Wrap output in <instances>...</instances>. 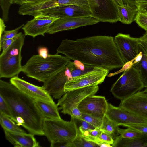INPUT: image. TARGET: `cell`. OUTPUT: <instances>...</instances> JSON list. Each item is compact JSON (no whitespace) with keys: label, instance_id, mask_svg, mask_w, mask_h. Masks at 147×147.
<instances>
[{"label":"cell","instance_id":"cell-1","mask_svg":"<svg viewBox=\"0 0 147 147\" xmlns=\"http://www.w3.org/2000/svg\"><path fill=\"white\" fill-rule=\"evenodd\" d=\"M56 51V54H63L86 66L102 68L109 71L125 64L114 38L109 36H94L75 40L66 38L62 40Z\"/></svg>","mask_w":147,"mask_h":147},{"label":"cell","instance_id":"cell-2","mask_svg":"<svg viewBox=\"0 0 147 147\" xmlns=\"http://www.w3.org/2000/svg\"><path fill=\"white\" fill-rule=\"evenodd\" d=\"M0 95L9 105L17 125L34 135L43 136L44 117L35 100L11 83L0 80Z\"/></svg>","mask_w":147,"mask_h":147},{"label":"cell","instance_id":"cell-3","mask_svg":"<svg viewBox=\"0 0 147 147\" xmlns=\"http://www.w3.org/2000/svg\"><path fill=\"white\" fill-rule=\"evenodd\" d=\"M71 61L67 57L57 54H49L46 58L33 55L22 66V71L28 77L43 82Z\"/></svg>","mask_w":147,"mask_h":147},{"label":"cell","instance_id":"cell-4","mask_svg":"<svg viewBox=\"0 0 147 147\" xmlns=\"http://www.w3.org/2000/svg\"><path fill=\"white\" fill-rule=\"evenodd\" d=\"M84 65L77 61H70L65 66L44 81L42 87L55 99H59L65 93V84L73 78L86 73Z\"/></svg>","mask_w":147,"mask_h":147},{"label":"cell","instance_id":"cell-5","mask_svg":"<svg viewBox=\"0 0 147 147\" xmlns=\"http://www.w3.org/2000/svg\"><path fill=\"white\" fill-rule=\"evenodd\" d=\"M26 36L18 34L13 42L0 55V78H11L22 71V49Z\"/></svg>","mask_w":147,"mask_h":147},{"label":"cell","instance_id":"cell-6","mask_svg":"<svg viewBox=\"0 0 147 147\" xmlns=\"http://www.w3.org/2000/svg\"><path fill=\"white\" fill-rule=\"evenodd\" d=\"M70 121L62 119H53L44 118L43 130L45 135L50 143V146L57 142H72L78 134L74 118Z\"/></svg>","mask_w":147,"mask_h":147},{"label":"cell","instance_id":"cell-7","mask_svg":"<svg viewBox=\"0 0 147 147\" xmlns=\"http://www.w3.org/2000/svg\"><path fill=\"white\" fill-rule=\"evenodd\" d=\"M143 88L138 69L132 66L125 70L113 84L111 92L115 97L121 100L141 91Z\"/></svg>","mask_w":147,"mask_h":147},{"label":"cell","instance_id":"cell-8","mask_svg":"<svg viewBox=\"0 0 147 147\" xmlns=\"http://www.w3.org/2000/svg\"><path fill=\"white\" fill-rule=\"evenodd\" d=\"M91 16L100 22L119 21L118 4L114 0H87Z\"/></svg>","mask_w":147,"mask_h":147},{"label":"cell","instance_id":"cell-9","mask_svg":"<svg viewBox=\"0 0 147 147\" xmlns=\"http://www.w3.org/2000/svg\"><path fill=\"white\" fill-rule=\"evenodd\" d=\"M69 5L86 8L88 7L87 0H40L22 4L19 8L18 13L20 15L34 17L44 10L59 5Z\"/></svg>","mask_w":147,"mask_h":147},{"label":"cell","instance_id":"cell-10","mask_svg":"<svg viewBox=\"0 0 147 147\" xmlns=\"http://www.w3.org/2000/svg\"><path fill=\"white\" fill-rule=\"evenodd\" d=\"M98 90L97 85L67 91L58 100L59 110H61L64 114L70 115L73 109L78 107L83 99L88 96L94 95Z\"/></svg>","mask_w":147,"mask_h":147},{"label":"cell","instance_id":"cell-11","mask_svg":"<svg viewBox=\"0 0 147 147\" xmlns=\"http://www.w3.org/2000/svg\"><path fill=\"white\" fill-rule=\"evenodd\" d=\"M109 71L103 68L94 67L91 71L74 78L67 82L64 86V91L66 92L100 84L104 81Z\"/></svg>","mask_w":147,"mask_h":147},{"label":"cell","instance_id":"cell-12","mask_svg":"<svg viewBox=\"0 0 147 147\" xmlns=\"http://www.w3.org/2000/svg\"><path fill=\"white\" fill-rule=\"evenodd\" d=\"M114 39L125 64L135 59L140 52L138 38L131 37L129 34L119 33Z\"/></svg>","mask_w":147,"mask_h":147},{"label":"cell","instance_id":"cell-13","mask_svg":"<svg viewBox=\"0 0 147 147\" xmlns=\"http://www.w3.org/2000/svg\"><path fill=\"white\" fill-rule=\"evenodd\" d=\"M105 115L118 126L127 125H147V120L110 103L108 104Z\"/></svg>","mask_w":147,"mask_h":147},{"label":"cell","instance_id":"cell-14","mask_svg":"<svg viewBox=\"0 0 147 147\" xmlns=\"http://www.w3.org/2000/svg\"><path fill=\"white\" fill-rule=\"evenodd\" d=\"M99 22L91 16L83 17L59 18L53 22L46 33L53 34L61 31L93 25Z\"/></svg>","mask_w":147,"mask_h":147},{"label":"cell","instance_id":"cell-15","mask_svg":"<svg viewBox=\"0 0 147 147\" xmlns=\"http://www.w3.org/2000/svg\"><path fill=\"white\" fill-rule=\"evenodd\" d=\"M34 17L32 20L27 21L22 28L26 36L33 38L39 35L44 36L53 22L59 18L40 13Z\"/></svg>","mask_w":147,"mask_h":147},{"label":"cell","instance_id":"cell-16","mask_svg":"<svg viewBox=\"0 0 147 147\" xmlns=\"http://www.w3.org/2000/svg\"><path fill=\"white\" fill-rule=\"evenodd\" d=\"M108 104L104 96L94 95L85 98L79 104L78 108L82 113L103 120Z\"/></svg>","mask_w":147,"mask_h":147},{"label":"cell","instance_id":"cell-17","mask_svg":"<svg viewBox=\"0 0 147 147\" xmlns=\"http://www.w3.org/2000/svg\"><path fill=\"white\" fill-rule=\"evenodd\" d=\"M119 107L147 120V88L121 100Z\"/></svg>","mask_w":147,"mask_h":147},{"label":"cell","instance_id":"cell-18","mask_svg":"<svg viewBox=\"0 0 147 147\" xmlns=\"http://www.w3.org/2000/svg\"><path fill=\"white\" fill-rule=\"evenodd\" d=\"M10 82L20 91L34 100L54 102L51 96L42 86L31 84L18 77L11 78Z\"/></svg>","mask_w":147,"mask_h":147},{"label":"cell","instance_id":"cell-19","mask_svg":"<svg viewBox=\"0 0 147 147\" xmlns=\"http://www.w3.org/2000/svg\"><path fill=\"white\" fill-rule=\"evenodd\" d=\"M40 13L59 18L83 17L90 16L91 15L89 9L71 5L56 6L44 10L38 14Z\"/></svg>","mask_w":147,"mask_h":147},{"label":"cell","instance_id":"cell-20","mask_svg":"<svg viewBox=\"0 0 147 147\" xmlns=\"http://www.w3.org/2000/svg\"><path fill=\"white\" fill-rule=\"evenodd\" d=\"M6 139L14 146L17 147H40L34 135L29 133H17L3 130Z\"/></svg>","mask_w":147,"mask_h":147},{"label":"cell","instance_id":"cell-21","mask_svg":"<svg viewBox=\"0 0 147 147\" xmlns=\"http://www.w3.org/2000/svg\"><path fill=\"white\" fill-rule=\"evenodd\" d=\"M35 100L44 118L53 119H61L57 103L40 100Z\"/></svg>","mask_w":147,"mask_h":147},{"label":"cell","instance_id":"cell-22","mask_svg":"<svg viewBox=\"0 0 147 147\" xmlns=\"http://www.w3.org/2000/svg\"><path fill=\"white\" fill-rule=\"evenodd\" d=\"M113 147H147V135L142 134L133 138H123L120 135L115 139Z\"/></svg>","mask_w":147,"mask_h":147},{"label":"cell","instance_id":"cell-23","mask_svg":"<svg viewBox=\"0 0 147 147\" xmlns=\"http://www.w3.org/2000/svg\"><path fill=\"white\" fill-rule=\"evenodd\" d=\"M119 21L126 24H130L134 20L138 12L137 7L135 5L124 4L123 6L117 5Z\"/></svg>","mask_w":147,"mask_h":147},{"label":"cell","instance_id":"cell-24","mask_svg":"<svg viewBox=\"0 0 147 147\" xmlns=\"http://www.w3.org/2000/svg\"><path fill=\"white\" fill-rule=\"evenodd\" d=\"M15 122L10 118L0 113V123L3 130L13 132H26Z\"/></svg>","mask_w":147,"mask_h":147},{"label":"cell","instance_id":"cell-25","mask_svg":"<svg viewBox=\"0 0 147 147\" xmlns=\"http://www.w3.org/2000/svg\"><path fill=\"white\" fill-rule=\"evenodd\" d=\"M140 60L138 62L137 68L144 88H147V55L143 51Z\"/></svg>","mask_w":147,"mask_h":147},{"label":"cell","instance_id":"cell-26","mask_svg":"<svg viewBox=\"0 0 147 147\" xmlns=\"http://www.w3.org/2000/svg\"><path fill=\"white\" fill-rule=\"evenodd\" d=\"M118 127L105 115L102 120V126L100 128L102 131L110 134L115 140L119 134L117 130Z\"/></svg>","mask_w":147,"mask_h":147},{"label":"cell","instance_id":"cell-27","mask_svg":"<svg viewBox=\"0 0 147 147\" xmlns=\"http://www.w3.org/2000/svg\"><path fill=\"white\" fill-rule=\"evenodd\" d=\"M72 147H99L95 143L85 139L80 134H78L72 142Z\"/></svg>","mask_w":147,"mask_h":147},{"label":"cell","instance_id":"cell-28","mask_svg":"<svg viewBox=\"0 0 147 147\" xmlns=\"http://www.w3.org/2000/svg\"><path fill=\"white\" fill-rule=\"evenodd\" d=\"M117 131L122 137L127 139L136 138L141 136L142 134L138 131L129 127L126 129H121L117 127Z\"/></svg>","mask_w":147,"mask_h":147},{"label":"cell","instance_id":"cell-29","mask_svg":"<svg viewBox=\"0 0 147 147\" xmlns=\"http://www.w3.org/2000/svg\"><path fill=\"white\" fill-rule=\"evenodd\" d=\"M74 118L78 129V133L80 134H81L86 131L93 130L96 128L84 120L79 118Z\"/></svg>","mask_w":147,"mask_h":147},{"label":"cell","instance_id":"cell-30","mask_svg":"<svg viewBox=\"0 0 147 147\" xmlns=\"http://www.w3.org/2000/svg\"><path fill=\"white\" fill-rule=\"evenodd\" d=\"M0 113L9 117L14 121V118L10 107L5 99L1 95H0Z\"/></svg>","mask_w":147,"mask_h":147},{"label":"cell","instance_id":"cell-31","mask_svg":"<svg viewBox=\"0 0 147 147\" xmlns=\"http://www.w3.org/2000/svg\"><path fill=\"white\" fill-rule=\"evenodd\" d=\"M79 119L87 122L96 128L100 127L102 122V120L83 113H82V115Z\"/></svg>","mask_w":147,"mask_h":147},{"label":"cell","instance_id":"cell-32","mask_svg":"<svg viewBox=\"0 0 147 147\" xmlns=\"http://www.w3.org/2000/svg\"><path fill=\"white\" fill-rule=\"evenodd\" d=\"M11 0H0V5L2 11V19L7 22L9 20V13L11 5Z\"/></svg>","mask_w":147,"mask_h":147},{"label":"cell","instance_id":"cell-33","mask_svg":"<svg viewBox=\"0 0 147 147\" xmlns=\"http://www.w3.org/2000/svg\"><path fill=\"white\" fill-rule=\"evenodd\" d=\"M24 25V24H22L13 30H5L3 34L0 37V43L5 40L12 38L16 37L18 34L19 30L22 28Z\"/></svg>","mask_w":147,"mask_h":147},{"label":"cell","instance_id":"cell-34","mask_svg":"<svg viewBox=\"0 0 147 147\" xmlns=\"http://www.w3.org/2000/svg\"><path fill=\"white\" fill-rule=\"evenodd\" d=\"M134 20L142 28L147 31V15L138 12Z\"/></svg>","mask_w":147,"mask_h":147},{"label":"cell","instance_id":"cell-35","mask_svg":"<svg viewBox=\"0 0 147 147\" xmlns=\"http://www.w3.org/2000/svg\"><path fill=\"white\" fill-rule=\"evenodd\" d=\"M98 140L100 143L109 144L111 146L115 141L110 134L104 131H102L99 136Z\"/></svg>","mask_w":147,"mask_h":147},{"label":"cell","instance_id":"cell-36","mask_svg":"<svg viewBox=\"0 0 147 147\" xmlns=\"http://www.w3.org/2000/svg\"><path fill=\"white\" fill-rule=\"evenodd\" d=\"M138 38L140 50L143 51L147 55V31Z\"/></svg>","mask_w":147,"mask_h":147},{"label":"cell","instance_id":"cell-37","mask_svg":"<svg viewBox=\"0 0 147 147\" xmlns=\"http://www.w3.org/2000/svg\"><path fill=\"white\" fill-rule=\"evenodd\" d=\"M123 126L129 127L142 133L147 135V125H125Z\"/></svg>","mask_w":147,"mask_h":147},{"label":"cell","instance_id":"cell-38","mask_svg":"<svg viewBox=\"0 0 147 147\" xmlns=\"http://www.w3.org/2000/svg\"><path fill=\"white\" fill-rule=\"evenodd\" d=\"M17 36L13 38L5 40L0 43V51L1 50V48H2L3 50L2 52L5 51L13 42L16 39Z\"/></svg>","mask_w":147,"mask_h":147},{"label":"cell","instance_id":"cell-39","mask_svg":"<svg viewBox=\"0 0 147 147\" xmlns=\"http://www.w3.org/2000/svg\"><path fill=\"white\" fill-rule=\"evenodd\" d=\"M135 5L138 8V12L147 15V2L138 3Z\"/></svg>","mask_w":147,"mask_h":147},{"label":"cell","instance_id":"cell-40","mask_svg":"<svg viewBox=\"0 0 147 147\" xmlns=\"http://www.w3.org/2000/svg\"><path fill=\"white\" fill-rule=\"evenodd\" d=\"M38 55L42 57L46 58L49 55L48 49L45 47H39L38 49Z\"/></svg>","mask_w":147,"mask_h":147},{"label":"cell","instance_id":"cell-41","mask_svg":"<svg viewBox=\"0 0 147 147\" xmlns=\"http://www.w3.org/2000/svg\"><path fill=\"white\" fill-rule=\"evenodd\" d=\"M82 113L78 107H77L73 109L70 115L71 117L74 118H80L82 115Z\"/></svg>","mask_w":147,"mask_h":147},{"label":"cell","instance_id":"cell-42","mask_svg":"<svg viewBox=\"0 0 147 147\" xmlns=\"http://www.w3.org/2000/svg\"><path fill=\"white\" fill-rule=\"evenodd\" d=\"M124 4L134 5L138 3L147 2V0H122Z\"/></svg>","mask_w":147,"mask_h":147},{"label":"cell","instance_id":"cell-43","mask_svg":"<svg viewBox=\"0 0 147 147\" xmlns=\"http://www.w3.org/2000/svg\"><path fill=\"white\" fill-rule=\"evenodd\" d=\"M3 20L2 19V22H1L0 37L2 36L5 30V26Z\"/></svg>","mask_w":147,"mask_h":147},{"label":"cell","instance_id":"cell-44","mask_svg":"<svg viewBox=\"0 0 147 147\" xmlns=\"http://www.w3.org/2000/svg\"><path fill=\"white\" fill-rule=\"evenodd\" d=\"M23 0H11L10 3L11 5L13 4H17L20 5L21 3Z\"/></svg>","mask_w":147,"mask_h":147},{"label":"cell","instance_id":"cell-45","mask_svg":"<svg viewBox=\"0 0 147 147\" xmlns=\"http://www.w3.org/2000/svg\"><path fill=\"white\" fill-rule=\"evenodd\" d=\"M40 0H23L21 3L20 5L22 4L27 3H33L35 2L39 1Z\"/></svg>","mask_w":147,"mask_h":147},{"label":"cell","instance_id":"cell-46","mask_svg":"<svg viewBox=\"0 0 147 147\" xmlns=\"http://www.w3.org/2000/svg\"><path fill=\"white\" fill-rule=\"evenodd\" d=\"M118 5L123 6L124 4L122 0H114Z\"/></svg>","mask_w":147,"mask_h":147}]
</instances>
